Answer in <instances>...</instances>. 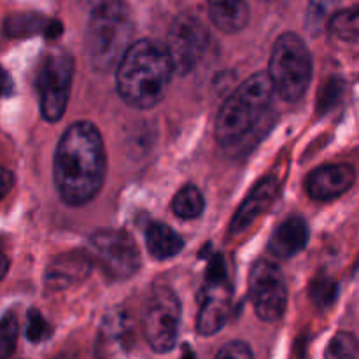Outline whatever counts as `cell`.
Masks as SVG:
<instances>
[{"mask_svg": "<svg viewBox=\"0 0 359 359\" xmlns=\"http://www.w3.org/2000/svg\"><path fill=\"white\" fill-rule=\"evenodd\" d=\"M55 184L67 205L91 202L104 186L107 158L97 126L77 121L65 130L55 151Z\"/></svg>", "mask_w": 359, "mask_h": 359, "instance_id": "obj_1", "label": "cell"}, {"mask_svg": "<svg viewBox=\"0 0 359 359\" xmlns=\"http://www.w3.org/2000/svg\"><path fill=\"white\" fill-rule=\"evenodd\" d=\"M175 72L170 49L163 42L140 39L133 42L116 69V88L123 102L151 109L165 98Z\"/></svg>", "mask_w": 359, "mask_h": 359, "instance_id": "obj_2", "label": "cell"}, {"mask_svg": "<svg viewBox=\"0 0 359 359\" xmlns=\"http://www.w3.org/2000/svg\"><path fill=\"white\" fill-rule=\"evenodd\" d=\"M276 86L266 72L245 79L224 100L216 118V139L223 147H235L248 139L272 104Z\"/></svg>", "mask_w": 359, "mask_h": 359, "instance_id": "obj_3", "label": "cell"}, {"mask_svg": "<svg viewBox=\"0 0 359 359\" xmlns=\"http://www.w3.org/2000/svg\"><path fill=\"white\" fill-rule=\"evenodd\" d=\"M133 35V21L123 0H104L90 11L86 48L91 67L100 72L118 69L119 62L128 51Z\"/></svg>", "mask_w": 359, "mask_h": 359, "instance_id": "obj_4", "label": "cell"}, {"mask_svg": "<svg viewBox=\"0 0 359 359\" xmlns=\"http://www.w3.org/2000/svg\"><path fill=\"white\" fill-rule=\"evenodd\" d=\"M269 74L284 100L298 102L304 98L312 79V55L300 35L287 32L277 39L270 56Z\"/></svg>", "mask_w": 359, "mask_h": 359, "instance_id": "obj_5", "label": "cell"}, {"mask_svg": "<svg viewBox=\"0 0 359 359\" xmlns=\"http://www.w3.org/2000/svg\"><path fill=\"white\" fill-rule=\"evenodd\" d=\"M181 321V305L174 291L156 287L146 304L142 332L154 353H168L175 347Z\"/></svg>", "mask_w": 359, "mask_h": 359, "instance_id": "obj_6", "label": "cell"}, {"mask_svg": "<svg viewBox=\"0 0 359 359\" xmlns=\"http://www.w3.org/2000/svg\"><path fill=\"white\" fill-rule=\"evenodd\" d=\"M74 60L65 53H51L42 60L37 74L41 114L46 121H58L69 104Z\"/></svg>", "mask_w": 359, "mask_h": 359, "instance_id": "obj_7", "label": "cell"}, {"mask_svg": "<svg viewBox=\"0 0 359 359\" xmlns=\"http://www.w3.org/2000/svg\"><path fill=\"white\" fill-rule=\"evenodd\" d=\"M90 248L111 279H130L139 272L140 252L128 231L116 228L95 231L90 238Z\"/></svg>", "mask_w": 359, "mask_h": 359, "instance_id": "obj_8", "label": "cell"}, {"mask_svg": "<svg viewBox=\"0 0 359 359\" xmlns=\"http://www.w3.org/2000/svg\"><path fill=\"white\" fill-rule=\"evenodd\" d=\"M212 44V35L202 20L182 14L172 23L168 32V49L174 60L175 72L188 74L200 65L209 53Z\"/></svg>", "mask_w": 359, "mask_h": 359, "instance_id": "obj_9", "label": "cell"}, {"mask_svg": "<svg viewBox=\"0 0 359 359\" xmlns=\"http://www.w3.org/2000/svg\"><path fill=\"white\" fill-rule=\"evenodd\" d=\"M249 290L259 319L276 323L283 318L287 305V286L283 270L276 263L259 259L251 270Z\"/></svg>", "mask_w": 359, "mask_h": 359, "instance_id": "obj_10", "label": "cell"}, {"mask_svg": "<svg viewBox=\"0 0 359 359\" xmlns=\"http://www.w3.org/2000/svg\"><path fill=\"white\" fill-rule=\"evenodd\" d=\"M231 307V286L228 276H207L205 286L200 293V312L196 330L209 337L219 332L226 323Z\"/></svg>", "mask_w": 359, "mask_h": 359, "instance_id": "obj_11", "label": "cell"}, {"mask_svg": "<svg viewBox=\"0 0 359 359\" xmlns=\"http://www.w3.org/2000/svg\"><path fill=\"white\" fill-rule=\"evenodd\" d=\"M354 179H356V172L351 165H325L307 175L305 189H307V195L316 202H330L342 196L354 184Z\"/></svg>", "mask_w": 359, "mask_h": 359, "instance_id": "obj_12", "label": "cell"}, {"mask_svg": "<svg viewBox=\"0 0 359 359\" xmlns=\"http://www.w3.org/2000/svg\"><path fill=\"white\" fill-rule=\"evenodd\" d=\"M279 195V181L276 177H265L252 188L248 198L238 207L237 214L231 219L230 231L233 235L242 233L251 223H255L262 214H265L276 202Z\"/></svg>", "mask_w": 359, "mask_h": 359, "instance_id": "obj_13", "label": "cell"}, {"mask_svg": "<svg viewBox=\"0 0 359 359\" xmlns=\"http://www.w3.org/2000/svg\"><path fill=\"white\" fill-rule=\"evenodd\" d=\"M93 258L86 251H72L58 256L46 272L48 290H65L88 277Z\"/></svg>", "mask_w": 359, "mask_h": 359, "instance_id": "obj_14", "label": "cell"}, {"mask_svg": "<svg viewBox=\"0 0 359 359\" xmlns=\"http://www.w3.org/2000/svg\"><path fill=\"white\" fill-rule=\"evenodd\" d=\"M309 242V226L302 216H290L273 230L269 249L280 259L293 258L302 252Z\"/></svg>", "mask_w": 359, "mask_h": 359, "instance_id": "obj_15", "label": "cell"}, {"mask_svg": "<svg viewBox=\"0 0 359 359\" xmlns=\"http://www.w3.org/2000/svg\"><path fill=\"white\" fill-rule=\"evenodd\" d=\"M210 21L224 34L244 30L249 21V7L245 0H207Z\"/></svg>", "mask_w": 359, "mask_h": 359, "instance_id": "obj_16", "label": "cell"}, {"mask_svg": "<svg viewBox=\"0 0 359 359\" xmlns=\"http://www.w3.org/2000/svg\"><path fill=\"white\" fill-rule=\"evenodd\" d=\"M147 251L156 259H168L177 256L184 248V241L177 235L174 228L163 223H151L146 230Z\"/></svg>", "mask_w": 359, "mask_h": 359, "instance_id": "obj_17", "label": "cell"}, {"mask_svg": "<svg viewBox=\"0 0 359 359\" xmlns=\"http://www.w3.org/2000/svg\"><path fill=\"white\" fill-rule=\"evenodd\" d=\"M58 21H46L39 14H21L13 16L6 21V34L18 37V35H32L37 32H44L49 37H56L60 32Z\"/></svg>", "mask_w": 359, "mask_h": 359, "instance_id": "obj_18", "label": "cell"}, {"mask_svg": "<svg viewBox=\"0 0 359 359\" xmlns=\"http://www.w3.org/2000/svg\"><path fill=\"white\" fill-rule=\"evenodd\" d=\"M330 32L340 42L359 44V6L339 11L330 21Z\"/></svg>", "mask_w": 359, "mask_h": 359, "instance_id": "obj_19", "label": "cell"}, {"mask_svg": "<svg viewBox=\"0 0 359 359\" xmlns=\"http://www.w3.org/2000/svg\"><path fill=\"white\" fill-rule=\"evenodd\" d=\"M205 209V200L196 186H184L172 200V210L181 219H195Z\"/></svg>", "mask_w": 359, "mask_h": 359, "instance_id": "obj_20", "label": "cell"}, {"mask_svg": "<svg viewBox=\"0 0 359 359\" xmlns=\"http://www.w3.org/2000/svg\"><path fill=\"white\" fill-rule=\"evenodd\" d=\"M359 353L358 339L353 333L340 332L330 340L325 359H356Z\"/></svg>", "mask_w": 359, "mask_h": 359, "instance_id": "obj_21", "label": "cell"}, {"mask_svg": "<svg viewBox=\"0 0 359 359\" xmlns=\"http://www.w3.org/2000/svg\"><path fill=\"white\" fill-rule=\"evenodd\" d=\"M339 297V286L328 276H321L312 283L311 298L319 309H330Z\"/></svg>", "mask_w": 359, "mask_h": 359, "instance_id": "obj_22", "label": "cell"}, {"mask_svg": "<svg viewBox=\"0 0 359 359\" xmlns=\"http://www.w3.org/2000/svg\"><path fill=\"white\" fill-rule=\"evenodd\" d=\"M344 93H346V83L342 79H339V77H332L319 90L318 109L321 112H330L340 104V100L344 98Z\"/></svg>", "mask_w": 359, "mask_h": 359, "instance_id": "obj_23", "label": "cell"}, {"mask_svg": "<svg viewBox=\"0 0 359 359\" xmlns=\"http://www.w3.org/2000/svg\"><path fill=\"white\" fill-rule=\"evenodd\" d=\"M18 339V321L13 314H6L2 319V335H0V354L7 359L14 351Z\"/></svg>", "mask_w": 359, "mask_h": 359, "instance_id": "obj_24", "label": "cell"}, {"mask_svg": "<svg viewBox=\"0 0 359 359\" xmlns=\"http://www.w3.org/2000/svg\"><path fill=\"white\" fill-rule=\"evenodd\" d=\"M51 326L48 325L44 318L39 314L37 311H30L28 314V326H27V337L28 340H32L34 344L44 342L51 337Z\"/></svg>", "mask_w": 359, "mask_h": 359, "instance_id": "obj_25", "label": "cell"}, {"mask_svg": "<svg viewBox=\"0 0 359 359\" xmlns=\"http://www.w3.org/2000/svg\"><path fill=\"white\" fill-rule=\"evenodd\" d=\"M216 359H255V356H252V351L248 344L233 340V342H228L221 347Z\"/></svg>", "mask_w": 359, "mask_h": 359, "instance_id": "obj_26", "label": "cell"}, {"mask_svg": "<svg viewBox=\"0 0 359 359\" xmlns=\"http://www.w3.org/2000/svg\"><path fill=\"white\" fill-rule=\"evenodd\" d=\"M11 184H13V175L9 170H2V193L6 195L9 191Z\"/></svg>", "mask_w": 359, "mask_h": 359, "instance_id": "obj_27", "label": "cell"}, {"mask_svg": "<svg viewBox=\"0 0 359 359\" xmlns=\"http://www.w3.org/2000/svg\"><path fill=\"white\" fill-rule=\"evenodd\" d=\"M102 2H104V0H79V4L84 7V9L88 11V13H90L91 9H95V7H97L98 4H102Z\"/></svg>", "mask_w": 359, "mask_h": 359, "instance_id": "obj_28", "label": "cell"}, {"mask_svg": "<svg viewBox=\"0 0 359 359\" xmlns=\"http://www.w3.org/2000/svg\"><path fill=\"white\" fill-rule=\"evenodd\" d=\"M179 359H195V354H193V351L189 349L188 346H186L184 347V354H182V356L179 358Z\"/></svg>", "mask_w": 359, "mask_h": 359, "instance_id": "obj_29", "label": "cell"}, {"mask_svg": "<svg viewBox=\"0 0 359 359\" xmlns=\"http://www.w3.org/2000/svg\"><path fill=\"white\" fill-rule=\"evenodd\" d=\"M9 86H11V77H9V74H6V90H4L6 97H9Z\"/></svg>", "mask_w": 359, "mask_h": 359, "instance_id": "obj_30", "label": "cell"}]
</instances>
